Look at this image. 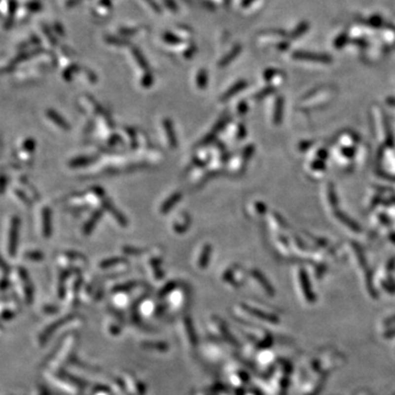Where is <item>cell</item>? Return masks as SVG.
Returning a JSON list of instances; mask_svg holds the SVG:
<instances>
[{"label":"cell","mask_w":395,"mask_h":395,"mask_svg":"<svg viewBox=\"0 0 395 395\" xmlns=\"http://www.w3.org/2000/svg\"><path fill=\"white\" fill-rule=\"evenodd\" d=\"M180 198H181V193L180 192H176L175 194H173L172 197H170L167 201H166V203L164 204V206L162 207V212L163 213H167L170 209H172L176 203H177L179 200H180Z\"/></svg>","instance_id":"obj_1"},{"label":"cell","mask_w":395,"mask_h":395,"mask_svg":"<svg viewBox=\"0 0 395 395\" xmlns=\"http://www.w3.org/2000/svg\"><path fill=\"white\" fill-rule=\"evenodd\" d=\"M244 86H245V82H244V81L238 82V84H236L235 86H233V87H232V89H230L227 92H225V94H224L222 100H226V99H228V98H231L232 96L237 94V92H240V91L243 89V88H244Z\"/></svg>","instance_id":"obj_2"},{"label":"cell","mask_w":395,"mask_h":395,"mask_svg":"<svg viewBox=\"0 0 395 395\" xmlns=\"http://www.w3.org/2000/svg\"><path fill=\"white\" fill-rule=\"evenodd\" d=\"M337 217L340 219L341 222H344V223L346 224V225L349 226V227H350V230H353V231H355V232H359V231H360V228H359V226L357 225V224L351 221V219L348 218L347 216H346L345 214H343V213H337Z\"/></svg>","instance_id":"obj_3"},{"label":"cell","mask_w":395,"mask_h":395,"mask_svg":"<svg viewBox=\"0 0 395 395\" xmlns=\"http://www.w3.org/2000/svg\"><path fill=\"white\" fill-rule=\"evenodd\" d=\"M164 126H165L166 132H168V138H169L170 145H172L173 147H174V146L177 145V141H175V135H174V133H173L172 122H170L169 120H165V121H164Z\"/></svg>","instance_id":"obj_4"},{"label":"cell","mask_w":395,"mask_h":395,"mask_svg":"<svg viewBox=\"0 0 395 395\" xmlns=\"http://www.w3.org/2000/svg\"><path fill=\"white\" fill-rule=\"evenodd\" d=\"M101 216V212L100 211H98V212H96L94 215L91 216V218H90V221H88V223L86 224V226H85V232H86V234H89L92 230H94V226H95V224L98 222V219H99V217Z\"/></svg>","instance_id":"obj_5"},{"label":"cell","mask_w":395,"mask_h":395,"mask_svg":"<svg viewBox=\"0 0 395 395\" xmlns=\"http://www.w3.org/2000/svg\"><path fill=\"white\" fill-rule=\"evenodd\" d=\"M211 251H212V247H210V245H207L202 252L201 258H200V260H199L200 267L203 268L208 265V260H209V257H210V253H211Z\"/></svg>","instance_id":"obj_6"},{"label":"cell","mask_w":395,"mask_h":395,"mask_svg":"<svg viewBox=\"0 0 395 395\" xmlns=\"http://www.w3.org/2000/svg\"><path fill=\"white\" fill-rule=\"evenodd\" d=\"M281 119H282V101L281 102L278 101L276 112H275V116H274L275 123L279 124V122H280Z\"/></svg>","instance_id":"obj_7"},{"label":"cell","mask_w":395,"mask_h":395,"mask_svg":"<svg viewBox=\"0 0 395 395\" xmlns=\"http://www.w3.org/2000/svg\"><path fill=\"white\" fill-rule=\"evenodd\" d=\"M198 82H199V86L200 87H204L206 86V84H207V75H206V72H202L201 74L199 75V80H198Z\"/></svg>","instance_id":"obj_8"}]
</instances>
